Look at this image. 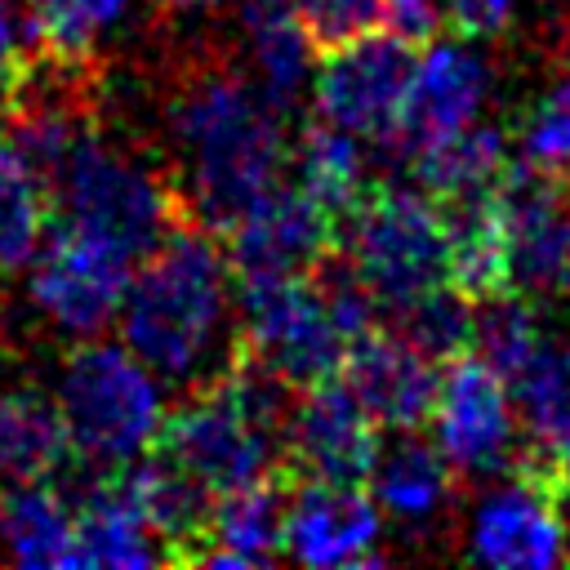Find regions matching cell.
<instances>
[{
	"mask_svg": "<svg viewBox=\"0 0 570 570\" xmlns=\"http://www.w3.org/2000/svg\"><path fill=\"white\" fill-rule=\"evenodd\" d=\"M236 334L240 352L281 374L289 387L334 379L347 356L312 272L307 276H236Z\"/></svg>",
	"mask_w": 570,
	"mask_h": 570,
	"instance_id": "8992f818",
	"label": "cell"
},
{
	"mask_svg": "<svg viewBox=\"0 0 570 570\" xmlns=\"http://www.w3.org/2000/svg\"><path fill=\"white\" fill-rule=\"evenodd\" d=\"M294 476L276 472L267 481L214 494L209 525L200 548L191 552L187 566H214V570H249L285 557L281 534H285V499H289Z\"/></svg>",
	"mask_w": 570,
	"mask_h": 570,
	"instance_id": "e0dca14e",
	"label": "cell"
},
{
	"mask_svg": "<svg viewBox=\"0 0 570 570\" xmlns=\"http://www.w3.org/2000/svg\"><path fill=\"white\" fill-rule=\"evenodd\" d=\"M49 187L45 178L9 147L0 142V276H13L27 267L49 236Z\"/></svg>",
	"mask_w": 570,
	"mask_h": 570,
	"instance_id": "4316f807",
	"label": "cell"
},
{
	"mask_svg": "<svg viewBox=\"0 0 570 570\" xmlns=\"http://www.w3.org/2000/svg\"><path fill=\"white\" fill-rule=\"evenodd\" d=\"M365 138L330 125V120H312L303 125L298 142H289V165H294V183L321 200L338 223L379 187L370 178V156L361 147Z\"/></svg>",
	"mask_w": 570,
	"mask_h": 570,
	"instance_id": "603a6c76",
	"label": "cell"
},
{
	"mask_svg": "<svg viewBox=\"0 0 570 570\" xmlns=\"http://www.w3.org/2000/svg\"><path fill=\"white\" fill-rule=\"evenodd\" d=\"M294 9L303 18L312 45L325 53L334 45H347V40L374 31L383 0H294Z\"/></svg>",
	"mask_w": 570,
	"mask_h": 570,
	"instance_id": "1f68e13d",
	"label": "cell"
},
{
	"mask_svg": "<svg viewBox=\"0 0 570 570\" xmlns=\"http://www.w3.org/2000/svg\"><path fill=\"white\" fill-rule=\"evenodd\" d=\"M472 312H476V303L445 281V285L428 289L423 298H414L410 307H401L392 330L401 338H410L423 356L450 365L454 356H463L472 347Z\"/></svg>",
	"mask_w": 570,
	"mask_h": 570,
	"instance_id": "f546056e",
	"label": "cell"
},
{
	"mask_svg": "<svg viewBox=\"0 0 570 570\" xmlns=\"http://www.w3.org/2000/svg\"><path fill=\"white\" fill-rule=\"evenodd\" d=\"M521 160L570 183V76L552 80L517 125Z\"/></svg>",
	"mask_w": 570,
	"mask_h": 570,
	"instance_id": "4dcf8cb0",
	"label": "cell"
},
{
	"mask_svg": "<svg viewBox=\"0 0 570 570\" xmlns=\"http://www.w3.org/2000/svg\"><path fill=\"white\" fill-rule=\"evenodd\" d=\"M156 4L169 13H200V9H214L218 0H156Z\"/></svg>",
	"mask_w": 570,
	"mask_h": 570,
	"instance_id": "d590c367",
	"label": "cell"
},
{
	"mask_svg": "<svg viewBox=\"0 0 570 570\" xmlns=\"http://www.w3.org/2000/svg\"><path fill=\"white\" fill-rule=\"evenodd\" d=\"M71 499L49 481H9L0 490V548L18 566H71Z\"/></svg>",
	"mask_w": 570,
	"mask_h": 570,
	"instance_id": "d4e9b609",
	"label": "cell"
},
{
	"mask_svg": "<svg viewBox=\"0 0 570 570\" xmlns=\"http://www.w3.org/2000/svg\"><path fill=\"white\" fill-rule=\"evenodd\" d=\"M490 85H494V67L485 62L481 49H472L468 36L432 40L423 49V58H414L401 120H396V134L387 147L410 160L428 142L459 134L463 125L476 120L481 102L490 98Z\"/></svg>",
	"mask_w": 570,
	"mask_h": 570,
	"instance_id": "5bb4252c",
	"label": "cell"
},
{
	"mask_svg": "<svg viewBox=\"0 0 570 570\" xmlns=\"http://www.w3.org/2000/svg\"><path fill=\"white\" fill-rule=\"evenodd\" d=\"M71 432L58 396L13 383L0 387V476L4 481H49L71 459Z\"/></svg>",
	"mask_w": 570,
	"mask_h": 570,
	"instance_id": "44dd1931",
	"label": "cell"
},
{
	"mask_svg": "<svg viewBox=\"0 0 570 570\" xmlns=\"http://www.w3.org/2000/svg\"><path fill=\"white\" fill-rule=\"evenodd\" d=\"M463 539H468V557L485 566H517V570L557 566L570 557L566 503L552 485L512 468L508 481L476 503Z\"/></svg>",
	"mask_w": 570,
	"mask_h": 570,
	"instance_id": "4fadbf2b",
	"label": "cell"
},
{
	"mask_svg": "<svg viewBox=\"0 0 570 570\" xmlns=\"http://www.w3.org/2000/svg\"><path fill=\"white\" fill-rule=\"evenodd\" d=\"M134 263V254L85 227L49 223V236L27 263V294L53 330L71 338H98L120 316Z\"/></svg>",
	"mask_w": 570,
	"mask_h": 570,
	"instance_id": "52a82bcc",
	"label": "cell"
},
{
	"mask_svg": "<svg viewBox=\"0 0 570 570\" xmlns=\"http://www.w3.org/2000/svg\"><path fill=\"white\" fill-rule=\"evenodd\" d=\"M445 27V4L441 0H383L379 9V31L401 40L405 49L423 53Z\"/></svg>",
	"mask_w": 570,
	"mask_h": 570,
	"instance_id": "d6a6232c",
	"label": "cell"
},
{
	"mask_svg": "<svg viewBox=\"0 0 570 570\" xmlns=\"http://www.w3.org/2000/svg\"><path fill=\"white\" fill-rule=\"evenodd\" d=\"M436 450L468 481L503 476L517 463V419L508 401V383L481 356H454L436 383L432 401Z\"/></svg>",
	"mask_w": 570,
	"mask_h": 570,
	"instance_id": "30bf717a",
	"label": "cell"
},
{
	"mask_svg": "<svg viewBox=\"0 0 570 570\" xmlns=\"http://www.w3.org/2000/svg\"><path fill=\"white\" fill-rule=\"evenodd\" d=\"M441 4H445V27H454L468 40L503 31L517 13V0H441Z\"/></svg>",
	"mask_w": 570,
	"mask_h": 570,
	"instance_id": "836d02e7",
	"label": "cell"
},
{
	"mask_svg": "<svg viewBox=\"0 0 570 570\" xmlns=\"http://www.w3.org/2000/svg\"><path fill=\"white\" fill-rule=\"evenodd\" d=\"M347 263L383 312H401L450 281V236L441 209L419 187L379 183L347 218Z\"/></svg>",
	"mask_w": 570,
	"mask_h": 570,
	"instance_id": "5b68a950",
	"label": "cell"
},
{
	"mask_svg": "<svg viewBox=\"0 0 570 570\" xmlns=\"http://www.w3.org/2000/svg\"><path fill=\"white\" fill-rule=\"evenodd\" d=\"M338 236L343 223L321 200L298 183H276L223 232V249L232 276H307L330 249H338Z\"/></svg>",
	"mask_w": 570,
	"mask_h": 570,
	"instance_id": "7c38bea8",
	"label": "cell"
},
{
	"mask_svg": "<svg viewBox=\"0 0 570 570\" xmlns=\"http://www.w3.org/2000/svg\"><path fill=\"white\" fill-rule=\"evenodd\" d=\"M125 481H129V494H134L151 539L160 543L165 561L187 566L205 539L214 494L196 476H187L178 463H169L160 450L125 463Z\"/></svg>",
	"mask_w": 570,
	"mask_h": 570,
	"instance_id": "ffe728a7",
	"label": "cell"
},
{
	"mask_svg": "<svg viewBox=\"0 0 570 570\" xmlns=\"http://www.w3.org/2000/svg\"><path fill=\"white\" fill-rule=\"evenodd\" d=\"M0 134H4V102H0Z\"/></svg>",
	"mask_w": 570,
	"mask_h": 570,
	"instance_id": "8d00e7d4",
	"label": "cell"
},
{
	"mask_svg": "<svg viewBox=\"0 0 570 570\" xmlns=\"http://www.w3.org/2000/svg\"><path fill=\"white\" fill-rule=\"evenodd\" d=\"M459 472L436 450V441H423L410 432H396L387 445H379L370 485L379 499V512L401 521L405 530H432L454 512L459 499Z\"/></svg>",
	"mask_w": 570,
	"mask_h": 570,
	"instance_id": "ac0fdd59",
	"label": "cell"
},
{
	"mask_svg": "<svg viewBox=\"0 0 570 570\" xmlns=\"http://www.w3.org/2000/svg\"><path fill=\"white\" fill-rule=\"evenodd\" d=\"M27 53H31L27 13L18 9V0H0V94L13 85V76L27 62Z\"/></svg>",
	"mask_w": 570,
	"mask_h": 570,
	"instance_id": "e575fe53",
	"label": "cell"
},
{
	"mask_svg": "<svg viewBox=\"0 0 570 570\" xmlns=\"http://www.w3.org/2000/svg\"><path fill=\"white\" fill-rule=\"evenodd\" d=\"M129 0H22L36 53L89 62L94 45L125 18Z\"/></svg>",
	"mask_w": 570,
	"mask_h": 570,
	"instance_id": "f1b7e54d",
	"label": "cell"
},
{
	"mask_svg": "<svg viewBox=\"0 0 570 570\" xmlns=\"http://www.w3.org/2000/svg\"><path fill=\"white\" fill-rule=\"evenodd\" d=\"M45 187L53 223L85 227L134 258H142L183 214L174 183H165L151 165L107 142L98 125H89L71 142V151L62 156Z\"/></svg>",
	"mask_w": 570,
	"mask_h": 570,
	"instance_id": "3957f363",
	"label": "cell"
},
{
	"mask_svg": "<svg viewBox=\"0 0 570 570\" xmlns=\"http://www.w3.org/2000/svg\"><path fill=\"white\" fill-rule=\"evenodd\" d=\"M543 343V325H539V307L525 294H494L481 298L472 312V356H481L503 383H512L530 356Z\"/></svg>",
	"mask_w": 570,
	"mask_h": 570,
	"instance_id": "83f0119b",
	"label": "cell"
},
{
	"mask_svg": "<svg viewBox=\"0 0 570 570\" xmlns=\"http://www.w3.org/2000/svg\"><path fill=\"white\" fill-rule=\"evenodd\" d=\"M499 214L508 245V289L534 303L570 294V183L508 160L499 178Z\"/></svg>",
	"mask_w": 570,
	"mask_h": 570,
	"instance_id": "ba28073f",
	"label": "cell"
},
{
	"mask_svg": "<svg viewBox=\"0 0 570 570\" xmlns=\"http://www.w3.org/2000/svg\"><path fill=\"white\" fill-rule=\"evenodd\" d=\"M285 111L236 67H196L169 98L174 196L218 236L281 183L289 165Z\"/></svg>",
	"mask_w": 570,
	"mask_h": 570,
	"instance_id": "7a4b0ae2",
	"label": "cell"
},
{
	"mask_svg": "<svg viewBox=\"0 0 570 570\" xmlns=\"http://www.w3.org/2000/svg\"><path fill=\"white\" fill-rule=\"evenodd\" d=\"M76 517V543H71V566H156L165 561L160 543L151 539L125 468H111L102 476H94L80 499L71 503Z\"/></svg>",
	"mask_w": 570,
	"mask_h": 570,
	"instance_id": "d6986e66",
	"label": "cell"
},
{
	"mask_svg": "<svg viewBox=\"0 0 570 570\" xmlns=\"http://www.w3.org/2000/svg\"><path fill=\"white\" fill-rule=\"evenodd\" d=\"M240 31H245L249 62H254V85L281 111H289V102L303 98L312 80L307 67L316 53L294 0H240Z\"/></svg>",
	"mask_w": 570,
	"mask_h": 570,
	"instance_id": "7402d4cb",
	"label": "cell"
},
{
	"mask_svg": "<svg viewBox=\"0 0 570 570\" xmlns=\"http://www.w3.org/2000/svg\"><path fill=\"white\" fill-rule=\"evenodd\" d=\"M410 165H414V183L432 196V205H459V200L490 196L508 169L503 129L472 120L459 134H445L428 142L423 151H414Z\"/></svg>",
	"mask_w": 570,
	"mask_h": 570,
	"instance_id": "cb8c5ba5",
	"label": "cell"
},
{
	"mask_svg": "<svg viewBox=\"0 0 570 570\" xmlns=\"http://www.w3.org/2000/svg\"><path fill=\"white\" fill-rule=\"evenodd\" d=\"M338 379L352 387V396L365 405V414L387 432H410L432 419L436 401V361L423 356L410 338L396 330H370L356 343H347Z\"/></svg>",
	"mask_w": 570,
	"mask_h": 570,
	"instance_id": "2e32d148",
	"label": "cell"
},
{
	"mask_svg": "<svg viewBox=\"0 0 570 570\" xmlns=\"http://www.w3.org/2000/svg\"><path fill=\"white\" fill-rule=\"evenodd\" d=\"M379 423L334 374L294 396L285 423V468L294 481H343L365 485L379 459Z\"/></svg>",
	"mask_w": 570,
	"mask_h": 570,
	"instance_id": "8fae6325",
	"label": "cell"
},
{
	"mask_svg": "<svg viewBox=\"0 0 570 570\" xmlns=\"http://www.w3.org/2000/svg\"><path fill=\"white\" fill-rule=\"evenodd\" d=\"M383 517L361 485L343 481H294L285 499V534L281 548L298 566L343 570V566H374Z\"/></svg>",
	"mask_w": 570,
	"mask_h": 570,
	"instance_id": "9a60e30c",
	"label": "cell"
},
{
	"mask_svg": "<svg viewBox=\"0 0 570 570\" xmlns=\"http://www.w3.org/2000/svg\"><path fill=\"white\" fill-rule=\"evenodd\" d=\"M53 396L62 405L71 450L98 472L151 454L165 423L160 383L125 343L85 338L62 361Z\"/></svg>",
	"mask_w": 570,
	"mask_h": 570,
	"instance_id": "277c9868",
	"label": "cell"
},
{
	"mask_svg": "<svg viewBox=\"0 0 570 570\" xmlns=\"http://www.w3.org/2000/svg\"><path fill=\"white\" fill-rule=\"evenodd\" d=\"M410 71H414V49H405L379 27L347 45H334L325 49L321 71L312 80L316 116L365 142L387 147L401 120Z\"/></svg>",
	"mask_w": 570,
	"mask_h": 570,
	"instance_id": "9c48e42d",
	"label": "cell"
},
{
	"mask_svg": "<svg viewBox=\"0 0 570 570\" xmlns=\"http://www.w3.org/2000/svg\"><path fill=\"white\" fill-rule=\"evenodd\" d=\"M521 405L525 450L552 454L570 441V338H548L530 356V365L508 383Z\"/></svg>",
	"mask_w": 570,
	"mask_h": 570,
	"instance_id": "484cf974",
	"label": "cell"
},
{
	"mask_svg": "<svg viewBox=\"0 0 570 570\" xmlns=\"http://www.w3.org/2000/svg\"><path fill=\"white\" fill-rule=\"evenodd\" d=\"M116 321L125 347L156 379L200 387L223 374L240 352L236 276L223 236L200 218L178 214L134 263Z\"/></svg>",
	"mask_w": 570,
	"mask_h": 570,
	"instance_id": "6da1fadb",
	"label": "cell"
}]
</instances>
